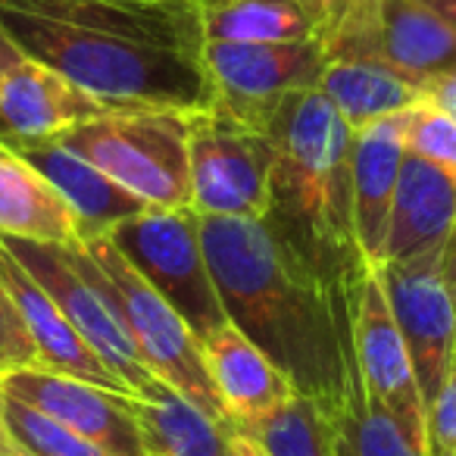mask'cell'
<instances>
[{
    "label": "cell",
    "instance_id": "obj_1",
    "mask_svg": "<svg viewBox=\"0 0 456 456\" xmlns=\"http://www.w3.org/2000/svg\"><path fill=\"white\" fill-rule=\"evenodd\" d=\"M200 241L228 322L325 416L366 394L356 362L360 304L313 279L260 219L200 216Z\"/></svg>",
    "mask_w": 456,
    "mask_h": 456
},
{
    "label": "cell",
    "instance_id": "obj_2",
    "mask_svg": "<svg viewBox=\"0 0 456 456\" xmlns=\"http://www.w3.org/2000/svg\"><path fill=\"white\" fill-rule=\"evenodd\" d=\"M275 144L263 225L338 297L360 304L372 269L354 228L350 126L319 88L294 91L269 122Z\"/></svg>",
    "mask_w": 456,
    "mask_h": 456
},
{
    "label": "cell",
    "instance_id": "obj_3",
    "mask_svg": "<svg viewBox=\"0 0 456 456\" xmlns=\"http://www.w3.org/2000/svg\"><path fill=\"white\" fill-rule=\"evenodd\" d=\"M0 28L22 57L60 72L107 110H175L191 116L216 107L213 82L194 53L66 28L4 7Z\"/></svg>",
    "mask_w": 456,
    "mask_h": 456
},
{
    "label": "cell",
    "instance_id": "obj_4",
    "mask_svg": "<svg viewBox=\"0 0 456 456\" xmlns=\"http://www.w3.org/2000/svg\"><path fill=\"white\" fill-rule=\"evenodd\" d=\"M57 141L107 172L151 209L191 207L188 113L110 110L69 128Z\"/></svg>",
    "mask_w": 456,
    "mask_h": 456
},
{
    "label": "cell",
    "instance_id": "obj_5",
    "mask_svg": "<svg viewBox=\"0 0 456 456\" xmlns=\"http://www.w3.org/2000/svg\"><path fill=\"white\" fill-rule=\"evenodd\" d=\"M82 248L88 250L91 275H94L97 288L107 297L122 329L128 331L132 344L138 347L144 366L166 385L182 391L191 403H197L216 422L232 425L213 381H209L207 366H203L200 341L188 329V322L134 273L132 263L119 254V248L107 235L88 238L82 241Z\"/></svg>",
    "mask_w": 456,
    "mask_h": 456
},
{
    "label": "cell",
    "instance_id": "obj_6",
    "mask_svg": "<svg viewBox=\"0 0 456 456\" xmlns=\"http://www.w3.org/2000/svg\"><path fill=\"white\" fill-rule=\"evenodd\" d=\"M110 241L132 269L188 322L197 341L228 325L200 241L194 209H144L110 228Z\"/></svg>",
    "mask_w": 456,
    "mask_h": 456
},
{
    "label": "cell",
    "instance_id": "obj_7",
    "mask_svg": "<svg viewBox=\"0 0 456 456\" xmlns=\"http://www.w3.org/2000/svg\"><path fill=\"white\" fill-rule=\"evenodd\" d=\"M191 209L197 216L263 219L275 144L269 132L250 128L235 116L209 107L188 116Z\"/></svg>",
    "mask_w": 456,
    "mask_h": 456
},
{
    "label": "cell",
    "instance_id": "obj_8",
    "mask_svg": "<svg viewBox=\"0 0 456 456\" xmlns=\"http://www.w3.org/2000/svg\"><path fill=\"white\" fill-rule=\"evenodd\" d=\"M4 244L32 273V279L51 294L66 322L82 335V341L94 350L97 360L138 397L153 381V372L144 366L138 347L132 344L128 331L122 329L107 297L97 288L94 275H91L88 250L82 244L63 248V244L22 241V238H4Z\"/></svg>",
    "mask_w": 456,
    "mask_h": 456
},
{
    "label": "cell",
    "instance_id": "obj_9",
    "mask_svg": "<svg viewBox=\"0 0 456 456\" xmlns=\"http://www.w3.org/2000/svg\"><path fill=\"white\" fill-rule=\"evenodd\" d=\"M200 60L213 82L216 107L244 126L266 132L294 91L316 88L325 66V47L322 41H207Z\"/></svg>",
    "mask_w": 456,
    "mask_h": 456
},
{
    "label": "cell",
    "instance_id": "obj_10",
    "mask_svg": "<svg viewBox=\"0 0 456 456\" xmlns=\"http://www.w3.org/2000/svg\"><path fill=\"white\" fill-rule=\"evenodd\" d=\"M441 254L435 250L410 263H385L375 273L403 335L425 410L456 375V300L444 279Z\"/></svg>",
    "mask_w": 456,
    "mask_h": 456
},
{
    "label": "cell",
    "instance_id": "obj_11",
    "mask_svg": "<svg viewBox=\"0 0 456 456\" xmlns=\"http://www.w3.org/2000/svg\"><path fill=\"white\" fill-rule=\"evenodd\" d=\"M0 391L22 403L35 406L78 437L110 450L116 456H147L141 441L128 394L72 379V375L47 372V369H13L0 375Z\"/></svg>",
    "mask_w": 456,
    "mask_h": 456
},
{
    "label": "cell",
    "instance_id": "obj_12",
    "mask_svg": "<svg viewBox=\"0 0 456 456\" xmlns=\"http://www.w3.org/2000/svg\"><path fill=\"white\" fill-rule=\"evenodd\" d=\"M0 7L66 28L169 47L194 57H200L207 45L197 0H0Z\"/></svg>",
    "mask_w": 456,
    "mask_h": 456
},
{
    "label": "cell",
    "instance_id": "obj_13",
    "mask_svg": "<svg viewBox=\"0 0 456 456\" xmlns=\"http://www.w3.org/2000/svg\"><path fill=\"white\" fill-rule=\"evenodd\" d=\"M356 362H360V379L369 400L385 406L400 422V428L425 450L428 410H425V400L419 394L403 335H400L397 322H394L391 304H387L385 288H381V279L375 273L366 279L360 294Z\"/></svg>",
    "mask_w": 456,
    "mask_h": 456
},
{
    "label": "cell",
    "instance_id": "obj_14",
    "mask_svg": "<svg viewBox=\"0 0 456 456\" xmlns=\"http://www.w3.org/2000/svg\"><path fill=\"white\" fill-rule=\"evenodd\" d=\"M110 113L101 101L60 72L22 57L13 69L0 76V141H53L69 128Z\"/></svg>",
    "mask_w": 456,
    "mask_h": 456
},
{
    "label": "cell",
    "instance_id": "obj_15",
    "mask_svg": "<svg viewBox=\"0 0 456 456\" xmlns=\"http://www.w3.org/2000/svg\"><path fill=\"white\" fill-rule=\"evenodd\" d=\"M406 157L403 113L356 128L350 134V182H354V228L356 244L372 273H379L387 241L394 191Z\"/></svg>",
    "mask_w": 456,
    "mask_h": 456
},
{
    "label": "cell",
    "instance_id": "obj_16",
    "mask_svg": "<svg viewBox=\"0 0 456 456\" xmlns=\"http://www.w3.org/2000/svg\"><path fill=\"white\" fill-rule=\"evenodd\" d=\"M4 144V141H0ZM13 151L20 159H26L60 197L72 209L78 228H82V241L88 238L110 235V228L119 222L132 219V216L151 209L144 200L116 184L107 172H101L94 163L85 157L72 153L66 144L53 141H26V144H4Z\"/></svg>",
    "mask_w": 456,
    "mask_h": 456
},
{
    "label": "cell",
    "instance_id": "obj_17",
    "mask_svg": "<svg viewBox=\"0 0 456 456\" xmlns=\"http://www.w3.org/2000/svg\"><path fill=\"white\" fill-rule=\"evenodd\" d=\"M200 354L235 431H248L297 397L288 375L232 322L203 338Z\"/></svg>",
    "mask_w": 456,
    "mask_h": 456
},
{
    "label": "cell",
    "instance_id": "obj_18",
    "mask_svg": "<svg viewBox=\"0 0 456 456\" xmlns=\"http://www.w3.org/2000/svg\"><path fill=\"white\" fill-rule=\"evenodd\" d=\"M456 225V175L422 157L406 153L394 191L385 263H410L444 250Z\"/></svg>",
    "mask_w": 456,
    "mask_h": 456
},
{
    "label": "cell",
    "instance_id": "obj_19",
    "mask_svg": "<svg viewBox=\"0 0 456 456\" xmlns=\"http://www.w3.org/2000/svg\"><path fill=\"white\" fill-rule=\"evenodd\" d=\"M0 281L7 285V291H10V297H13L16 310H20L22 322H26L28 335H32L41 369L72 375V379H82V381H91V385H101V387H110V391L134 397V394L97 360V354L82 341V335L66 322V316L51 300V294H47L45 288L32 279V273L16 260L13 250L4 244V238H0Z\"/></svg>",
    "mask_w": 456,
    "mask_h": 456
},
{
    "label": "cell",
    "instance_id": "obj_20",
    "mask_svg": "<svg viewBox=\"0 0 456 456\" xmlns=\"http://www.w3.org/2000/svg\"><path fill=\"white\" fill-rule=\"evenodd\" d=\"M203 38L291 45L322 41L335 20L338 0H197Z\"/></svg>",
    "mask_w": 456,
    "mask_h": 456
},
{
    "label": "cell",
    "instance_id": "obj_21",
    "mask_svg": "<svg viewBox=\"0 0 456 456\" xmlns=\"http://www.w3.org/2000/svg\"><path fill=\"white\" fill-rule=\"evenodd\" d=\"M132 410L147 456H235V428L216 422L157 375Z\"/></svg>",
    "mask_w": 456,
    "mask_h": 456
},
{
    "label": "cell",
    "instance_id": "obj_22",
    "mask_svg": "<svg viewBox=\"0 0 456 456\" xmlns=\"http://www.w3.org/2000/svg\"><path fill=\"white\" fill-rule=\"evenodd\" d=\"M379 32L385 63L422 91L456 72V32L422 0H379Z\"/></svg>",
    "mask_w": 456,
    "mask_h": 456
},
{
    "label": "cell",
    "instance_id": "obj_23",
    "mask_svg": "<svg viewBox=\"0 0 456 456\" xmlns=\"http://www.w3.org/2000/svg\"><path fill=\"white\" fill-rule=\"evenodd\" d=\"M0 235L63 244V248L82 244V228L63 197L4 144H0Z\"/></svg>",
    "mask_w": 456,
    "mask_h": 456
},
{
    "label": "cell",
    "instance_id": "obj_24",
    "mask_svg": "<svg viewBox=\"0 0 456 456\" xmlns=\"http://www.w3.org/2000/svg\"><path fill=\"white\" fill-rule=\"evenodd\" d=\"M316 88L341 113L350 132L385 116L406 113L419 101H425V91L406 82L385 60H325Z\"/></svg>",
    "mask_w": 456,
    "mask_h": 456
},
{
    "label": "cell",
    "instance_id": "obj_25",
    "mask_svg": "<svg viewBox=\"0 0 456 456\" xmlns=\"http://www.w3.org/2000/svg\"><path fill=\"white\" fill-rule=\"evenodd\" d=\"M331 422V456H425L400 422L369 394L354 397Z\"/></svg>",
    "mask_w": 456,
    "mask_h": 456
},
{
    "label": "cell",
    "instance_id": "obj_26",
    "mask_svg": "<svg viewBox=\"0 0 456 456\" xmlns=\"http://www.w3.org/2000/svg\"><path fill=\"white\" fill-rule=\"evenodd\" d=\"M241 435H248L263 456H331L329 416L300 394Z\"/></svg>",
    "mask_w": 456,
    "mask_h": 456
},
{
    "label": "cell",
    "instance_id": "obj_27",
    "mask_svg": "<svg viewBox=\"0 0 456 456\" xmlns=\"http://www.w3.org/2000/svg\"><path fill=\"white\" fill-rule=\"evenodd\" d=\"M0 412H4L10 435L32 456H116L4 391H0Z\"/></svg>",
    "mask_w": 456,
    "mask_h": 456
},
{
    "label": "cell",
    "instance_id": "obj_28",
    "mask_svg": "<svg viewBox=\"0 0 456 456\" xmlns=\"http://www.w3.org/2000/svg\"><path fill=\"white\" fill-rule=\"evenodd\" d=\"M403 141L406 153L456 175V119L435 107L428 97L403 113Z\"/></svg>",
    "mask_w": 456,
    "mask_h": 456
},
{
    "label": "cell",
    "instance_id": "obj_29",
    "mask_svg": "<svg viewBox=\"0 0 456 456\" xmlns=\"http://www.w3.org/2000/svg\"><path fill=\"white\" fill-rule=\"evenodd\" d=\"M13 369H41V362L7 285L0 281V375L13 372Z\"/></svg>",
    "mask_w": 456,
    "mask_h": 456
},
{
    "label": "cell",
    "instance_id": "obj_30",
    "mask_svg": "<svg viewBox=\"0 0 456 456\" xmlns=\"http://www.w3.org/2000/svg\"><path fill=\"white\" fill-rule=\"evenodd\" d=\"M425 456H456V375L428 406Z\"/></svg>",
    "mask_w": 456,
    "mask_h": 456
},
{
    "label": "cell",
    "instance_id": "obj_31",
    "mask_svg": "<svg viewBox=\"0 0 456 456\" xmlns=\"http://www.w3.org/2000/svg\"><path fill=\"white\" fill-rule=\"evenodd\" d=\"M425 97H428L435 107H441L444 113L456 119V72H450V76L431 82L428 91H425Z\"/></svg>",
    "mask_w": 456,
    "mask_h": 456
},
{
    "label": "cell",
    "instance_id": "obj_32",
    "mask_svg": "<svg viewBox=\"0 0 456 456\" xmlns=\"http://www.w3.org/2000/svg\"><path fill=\"white\" fill-rule=\"evenodd\" d=\"M441 269H444V279H447V288L456 300V225L450 232L447 244H444V254H441Z\"/></svg>",
    "mask_w": 456,
    "mask_h": 456
},
{
    "label": "cell",
    "instance_id": "obj_33",
    "mask_svg": "<svg viewBox=\"0 0 456 456\" xmlns=\"http://www.w3.org/2000/svg\"><path fill=\"white\" fill-rule=\"evenodd\" d=\"M20 60H22L20 47H16L13 41H10V35L4 32V28H0V76H4L7 69H13V66L20 63Z\"/></svg>",
    "mask_w": 456,
    "mask_h": 456
},
{
    "label": "cell",
    "instance_id": "obj_34",
    "mask_svg": "<svg viewBox=\"0 0 456 456\" xmlns=\"http://www.w3.org/2000/svg\"><path fill=\"white\" fill-rule=\"evenodd\" d=\"M0 456H32L13 435H10L7 422H0Z\"/></svg>",
    "mask_w": 456,
    "mask_h": 456
},
{
    "label": "cell",
    "instance_id": "obj_35",
    "mask_svg": "<svg viewBox=\"0 0 456 456\" xmlns=\"http://www.w3.org/2000/svg\"><path fill=\"white\" fill-rule=\"evenodd\" d=\"M422 4L435 10V13L456 32V0H422Z\"/></svg>",
    "mask_w": 456,
    "mask_h": 456
},
{
    "label": "cell",
    "instance_id": "obj_36",
    "mask_svg": "<svg viewBox=\"0 0 456 456\" xmlns=\"http://www.w3.org/2000/svg\"><path fill=\"white\" fill-rule=\"evenodd\" d=\"M235 456H263V450L256 447V444L250 441L248 435H241V431H235Z\"/></svg>",
    "mask_w": 456,
    "mask_h": 456
},
{
    "label": "cell",
    "instance_id": "obj_37",
    "mask_svg": "<svg viewBox=\"0 0 456 456\" xmlns=\"http://www.w3.org/2000/svg\"><path fill=\"white\" fill-rule=\"evenodd\" d=\"M0 422H4V412H0Z\"/></svg>",
    "mask_w": 456,
    "mask_h": 456
}]
</instances>
